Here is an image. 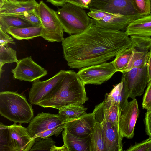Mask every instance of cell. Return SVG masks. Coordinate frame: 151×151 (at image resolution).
<instances>
[{
  "label": "cell",
  "instance_id": "obj_1",
  "mask_svg": "<svg viewBox=\"0 0 151 151\" xmlns=\"http://www.w3.org/2000/svg\"><path fill=\"white\" fill-rule=\"evenodd\" d=\"M62 42L64 58L71 69L105 63L132 45L125 32L102 28L92 22L84 31Z\"/></svg>",
  "mask_w": 151,
  "mask_h": 151
},
{
  "label": "cell",
  "instance_id": "obj_2",
  "mask_svg": "<svg viewBox=\"0 0 151 151\" xmlns=\"http://www.w3.org/2000/svg\"><path fill=\"white\" fill-rule=\"evenodd\" d=\"M85 85L77 73L72 70L65 74L55 88L37 105L58 109L71 104H83L87 101Z\"/></svg>",
  "mask_w": 151,
  "mask_h": 151
},
{
  "label": "cell",
  "instance_id": "obj_3",
  "mask_svg": "<svg viewBox=\"0 0 151 151\" xmlns=\"http://www.w3.org/2000/svg\"><path fill=\"white\" fill-rule=\"evenodd\" d=\"M0 114L14 123H28L33 118V109L24 96L16 92L0 93Z\"/></svg>",
  "mask_w": 151,
  "mask_h": 151
},
{
  "label": "cell",
  "instance_id": "obj_4",
  "mask_svg": "<svg viewBox=\"0 0 151 151\" xmlns=\"http://www.w3.org/2000/svg\"><path fill=\"white\" fill-rule=\"evenodd\" d=\"M56 12L64 31L71 35L83 31L92 22L83 8L70 3Z\"/></svg>",
  "mask_w": 151,
  "mask_h": 151
},
{
  "label": "cell",
  "instance_id": "obj_5",
  "mask_svg": "<svg viewBox=\"0 0 151 151\" xmlns=\"http://www.w3.org/2000/svg\"><path fill=\"white\" fill-rule=\"evenodd\" d=\"M36 11L42 24L41 37L48 42H62L64 31L56 12L42 1L38 3Z\"/></svg>",
  "mask_w": 151,
  "mask_h": 151
},
{
  "label": "cell",
  "instance_id": "obj_6",
  "mask_svg": "<svg viewBox=\"0 0 151 151\" xmlns=\"http://www.w3.org/2000/svg\"><path fill=\"white\" fill-rule=\"evenodd\" d=\"M87 14L92 18V22L99 27L107 29L121 30L126 28L135 19L143 16L139 14L124 15L102 10L89 9Z\"/></svg>",
  "mask_w": 151,
  "mask_h": 151
},
{
  "label": "cell",
  "instance_id": "obj_7",
  "mask_svg": "<svg viewBox=\"0 0 151 151\" xmlns=\"http://www.w3.org/2000/svg\"><path fill=\"white\" fill-rule=\"evenodd\" d=\"M93 112L96 121L101 124L105 151H123V137L120 131L106 118L104 105L99 104L95 106Z\"/></svg>",
  "mask_w": 151,
  "mask_h": 151
},
{
  "label": "cell",
  "instance_id": "obj_8",
  "mask_svg": "<svg viewBox=\"0 0 151 151\" xmlns=\"http://www.w3.org/2000/svg\"><path fill=\"white\" fill-rule=\"evenodd\" d=\"M116 72L112 61L82 68L77 73L84 85H100L106 81Z\"/></svg>",
  "mask_w": 151,
  "mask_h": 151
},
{
  "label": "cell",
  "instance_id": "obj_9",
  "mask_svg": "<svg viewBox=\"0 0 151 151\" xmlns=\"http://www.w3.org/2000/svg\"><path fill=\"white\" fill-rule=\"evenodd\" d=\"M147 65L122 73L121 81L128 91L129 98L133 99L143 93L149 83Z\"/></svg>",
  "mask_w": 151,
  "mask_h": 151
},
{
  "label": "cell",
  "instance_id": "obj_10",
  "mask_svg": "<svg viewBox=\"0 0 151 151\" xmlns=\"http://www.w3.org/2000/svg\"><path fill=\"white\" fill-rule=\"evenodd\" d=\"M11 72L14 78L30 82L39 79L47 74V71L34 61L31 56L19 60Z\"/></svg>",
  "mask_w": 151,
  "mask_h": 151
},
{
  "label": "cell",
  "instance_id": "obj_11",
  "mask_svg": "<svg viewBox=\"0 0 151 151\" xmlns=\"http://www.w3.org/2000/svg\"><path fill=\"white\" fill-rule=\"evenodd\" d=\"M66 70H61L51 78L43 81L38 79L33 81L29 92L31 105L37 104L45 98L57 87L65 76Z\"/></svg>",
  "mask_w": 151,
  "mask_h": 151
},
{
  "label": "cell",
  "instance_id": "obj_12",
  "mask_svg": "<svg viewBox=\"0 0 151 151\" xmlns=\"http://www.w3.org/2000/svg\"><path fill=\"white\" fill-rule=\"evenodd\" d=\"M136 98L128 102L122 109L119 121L120 131L123 137L132 139L134 135V129L139 114Z\"/></svg>",
  "mask_w": 151,
  "mask_h": 151
},
{
  "label": "cell",
  "instance_id": "obj_13",
  "mask_svg": "<svg viewBox=\"0 0 151 151\" xmlns=\"http://www.w3.org/2000/svg\"><path fill=\"white\" fill-rule=\"evenodd\" d=\"M66 121L60 114L42 112L37 114L29 123L27 128L31 137L44 131L64 124Z\"/></svg>",
  "mask_w": 151,
  "mask_h": 151
},
{
  "label": "cell",
  "instance_id": "obj_14",
  "mask_svg": "<svg viewBox=\"0 0 151 151\" xmlns=\"http://www.w3.org/2000/svg\"><path fill=\"white\" fill-rule=\"evenodd\" d=\"M10 151H29L35 142L27 129L21 124L8 126Z\"/></svg>",
  "mask_w": 151,
  "mask_h": 151
},
{
  "label": "cell",
  "instance_id": "obj_15",
  "mask_svg": "<svg viewBox=\"0 0 151 151\" xmlns=\"http://www.w3.org/2000/svg\"><path fill=\"white\" fill-rule=\"evenodd\" d=\"M89 9L124 15L138 14L129 0H91Z\"/></svg>",
  "mask_w": 151,
  "mask_h": 151
},
{
  "label": "cell",
  "instance_id": "obj_16",
  "mask_svg": "<svg viewBox=\"0 0 151 151\" xmlns=\"http://www.w3.org/2000/svg\"><path fill=\"white\" fill-rule=\"evenodd\" d=\"M96 122L93 112L86 113L66 122L64 129L76 136L84 138L90 135Z\"/></svg>",
  "mask_w": 151,
  "mask_h": 151
},
{
  "label": "cell",
  "instance_id": "obj_17",
  "mask_svg": "<svg viewBox=\"0 0 151 151\" xmlns=\"http://www.w3.org/2000/svg\"><path fill=\"white\" fill-rule=\"evenodd\" d=\"M38 5L35 0L14 2L8 0L0 4V15L12 16L24 12L34 11Z\"/></svg>",
  "mask_w": 151,
  "mask_h": 151
},
{
  "label": "cell",
  "instance_id": "obj_18",
  "mask_svg": "<svg viewBox=\"0 0 151 151\" xmlns=\"http://www.w3.org/2000/svg\"><path fill=\"white\" fill-rule=\"evenodd\" d=\"M64 151H89L90 135L81 138L73 135L64 129L62 132Z\"/></svg>",
  "mask_w": 151,
  "mask_h": 151
},
{
  "label": "cell",
  "instance_id": "obj_19",
  "mask_svg": "<svg viewBox=\"0 0 151 151\" xmlns=\"http://www.w3.org/2000/svg\"><path fill=\"white\" fill-rule=\"evenodd\" d=\"M129 36L151 37V14L143 16L130 23L125 32Z\"/></svg>",
  "mask_w": 151,
  "mask_h": 151
},
{
  "label": "cell",
  "instance_id": "obj_20",
  "mask_svg": "<svg viewBox=\"0 0 151 151\" xmlns=\"http://www.w3.org/2000/svg\"><path fill=\"white\" fill-rule=\"evenodd\" d=\"M128 91L122 81L115 85L111 92L106 94L104 101L115 104L122 109L128 102Z\"/></svg>",
  "mask_w": 151,
  "mask_h": 151
},
{
  "label": "cell",
  "instance_id": "obj_21",
  "mask_svg": "<svg viewBox=\"0 0 151 151\" xmlns=\"http://www.w3.org/2000/svg\"><path fill=\"white\" fill-rule=\"evenodd\" d=\"M42 27L31 26L25 27H10L6 32L16 39L30 40L42 35Z\"/></svg>",
  "mask_w": 151,
  "mask_h": 151
},
{
  "label": "cell",
  "instance_id": "obj_22",
  "mask_svg": "<svg viewBox=\"0 0 151 151\" xmlns=\"http://www.w3.org/2000/svg\"><path fill=\"white\" fill-rule=\"evenodd\" d=\"M87 109L83 104H71L61 108L58 110V114L63 117L66 122L86 114Z\"/></svg>",
  "mask_w": 151,
  "mask_h": 151
},
{
  "label": "cell",
  "instance_id": "obj_23",
  "mask_svg": "<svg viewBox=\"0 0 151 151\" xmlns=\"http://www.w3.org/2000/svg\"><path fill=\"white\" fill-rule=\"evenodd\" d=\"M91 142L89 151H105L101 124L96 122L90 135Z\"/></svg>",
  "mask_w": 151,
  "mask_h": 151
},
{
  "label": "cell",
  "instance_id": "obj_24",
  "mask_svg": "<svg viewBox=\"0 0 151 151\" xmlns=\"http://www.w3.org/2000/svg\"><path fill=\"white\" fill-rule=\"evenodd\" d=\"M106 118L119 130V121L122 109L116 104L104 101Z\"/></svg>",
  "mask_w": 151,
  "mask_h": 151
},
{
  "label": "cell",
  "instance_id": "obj_25",
  "mask_svg": "<svg viewBox=\"0 0 151 151\" xmlns=\"http://www.w3.org/2000/svg\"><path fill=\"white\" fill-rule=\"evenodd\" d=\"M32 26L28 22L19 18L11 16L0 15V29L6 32L10 27H25Z\"/></svg>",
  "mask_w": 151,
  "mask_h": 151
},
{
  "label": "cell",
  "instance_id": "obj_26",
  "mask_svg": "<svg viewBox=\"0 0 151 151\" xmlns=\"http://www.w3.org/2000/svg\"><path fill=\"white\" fill-rule=\"evenodd\" d=\"M132 54L131 47L126 49L118 54L112 61L116 72H123L127 67Z\"/></svg>",
  "mask_w": 151,
  "mask_h": 151
},
{
  "label": "cell",
  "instance_id": "obj_27",
  "mask_svg": "<svg viewBox=\"0 0 151 151\" xmlns=\"http://www.w3.org/2000/svg\"><path fill=\"white\" fill-rule=\"evenodd\" d=\"M16 53V50L8 45L0 46V77L3 72L2 67L4 64L18 62Z\"/></svg>",
  "mask_w": 151,
  "mask_h": 151
},
{
  "label": "cell",
  "instance_id": "obj_28",
  "mask_svg": "<svg viewBox=\"0 0 151 151\" xmlns=\"http://www.w3.org/2000/svg\"><path fill=\"white\" fill-rule=\"evenodd\" d=\"M132 42L131 47L142 52H148L151 48V37L136 35L130 36Z\"/></svg>",
  "mask_w": 151,
  "mask_h": 151
},
{
  "label": "cell",
  "instance_id": "obj_29",
  "mask_svg": "<svg viewBox=\"0 0 151 151\" xmlns=\"http://www.w3.org/2000/svg\"><path fill=\"white\" fill-rule=\"evenodd\" d=\"M137 14L142 16L149 15L151 12L150 0H129Z\"/></svg>",
  "mask_w": 151,
  "mask_h": 151
},
{
  "label": "cell",
  "instance_id": "obj_30",
  "mask_svg": "<svg viewBox=\"0 0 151 151\" xmlns=\"http://www.w3.org/2000/svg\"><path fill=\"white\" fill-rule=\"evenodd\" d=\"M11 16L19 18L29 23L34 27H42V24L36 10L33 12H24Z\"/></svg>",
  "mask_w": 151,
  "mask_h": 151
},
{
  "label": "cell",
  "instance_id": "obj_31",
  "mask_svg": "<svg viewBox=\"0 0 151 151\" xmlns=\"http://www.w3.org/2000/svg\"><path fill=\"white\" fill-rule=\"evenodd\" d=\"M0 151H10L8 126L0 123Z\"/></svg>",
  "mask_w": 151,
  "mask_h": 151
},
{
  "label": "cell",
  "instance_id": "obj_32",
  "mask_svg": "<svg viewBox=\"0 0 151 151\" xmlns=\"http://www.w3.org/2000/svg\"><path fill=\"white\" fill-rule=\"evenodd\" d=\"M55 142L50 137L42 139L35 142L30 150L31 151H51L55 145Z\"/></svg>",
  "mask_w": 151,
  "mask_h": 151
},
{
  "label": "cell",
  "instance_id": "obj_33",
  "mask_svg": "<svg viewBox=\"0 0 151 151\" xmlns=\"http://www.w3.org/2000/svg\"><path fill=\"white\" fill-rule=\"evenodd\" d=\"M64 124L40 132L37 134L34 138L35 139L37 138L45 139L52 135H55L57 137L61 134V132L64 129Z\"/></svg>",
  "mask_w": 151,
  "mask_h": 151
},
{
  "label": "cell",
  "instance_id": "obj_34",
  "mask_svg": "<svg viewBox=\"0 0 151 151\" xmlns=\"http://www.w3.org/2000/svg\"><path fill=\"white\" fill-rule=\"evenodd\" d=\"M127 151H151V138L131 145Z\"/></svg>",
  "mask_w": 151,
  "mask_h": 151
},
{
  "label": "cell",
  "instance_id": "obj_35",
  "mask_svg": "<svg viewBox=\"0 0 151 151\" xmlns=\"http://www.w3.org/2000/svg\"><path fill=\"white\" fill-rule=\"evenodd\" d=\"M142 107L147 111H151V81L148 84L142 99Z\"/></svg>",
  "mask_w": 151,
  "mask_h": 151
},
{
  "label": "cell",
  "instance_id": "obj_36",
  "mask_svg": "<svg viewBox=\"0 0 151 151\" xmlns=\"http://www.w3.org/2000/svg\"><path fill=\"white\" fill-rule=\"evenodd\" d=\"M8 43L15 45V42L6 32L0 29V46L8 45Z\"/></svg>",
  "mask_w": 151,
  "mask_h": 151
},
{
  "label": "cell",
  "instance_id": "obj_37",
  "mask_svg": "<svg viewBox=\"0 0 151 151\" xmlns=\"http://www.w3.org/2000/svg\"><path fill=\"white\" fill-rule=\"evenodd\" d=\"M144 121L146 133L151 138V111H147Z\"/></svg>",
  "mask_w": 151,
  "mask_h": 151
},
{
  "label": "cell",
  "instance_id": "obj_38",
  "mask_svg": "<svg viewBox=\"0 0 151 151\" xmlns=\"http://www.w3.org/2000/svg\"><path fill=\"white\" fill-rule=\"evenodd\" d=\"M149 82L151 81V48L149 52L147 65Z\"/></svg>",
  "mask_w": 151,
  "mask_h": 151
},
{
  "label": "cell",
  "instance_id": "obj_39",
  "mask_svg": "<svg viewBox=\"0 0 151 151\" xmlns=\"http://www.w3.org/2000/svg\"><path fill=\"white\" fill-rule=\"evenodd\" d=\"M47 1L56 6L62 7L67 3L65 0H47Z\"/></svg>",
  "mask_w": 151,
  "mask_h": 151
},
{
  "label": "cell",
  "instance_id": "obj_40",
  "mask_svg": "<svg viewBox=\"0 0 151 151\" xmlns=\"http://www.w3.org/2000/svg\"><path fill=\"white\" fill-rule=\"evenodd\" d=\"M66 2L70 3L79 6L83 8L87 9V7L83 5L80 0H65Z\"/></svg>",
  "mask_w": 151,
  "mask_h": 151
},
{
  "label": "cell",
  "instance_id": "obj_41",
  "mask_svg": "<svg viewBox=\"0 0 151 151\" xmlns=\"http://www.w3.org/2000/svg\"><path fill=\"white\" fill-rule=\"evenodd\" d=\"M82 4L89 9L88 5L91 2V0H80Z\"/></svg>",
  "mask_w": 151,
  "mask_h": 151
},
{
  "label": "cell",
  "instance_id": "obj_42",
  "mask_svg": "<svg viewBox=\"0 0 151 151\" xmlns=\"http://www.w3.org/2000/svg\"><path fill=\"white\" fill-rule=\"evenodd\" d=\"M8 0H0V4H3L4 2L7 1Z\"/></svg>",
  "mask_w": 151,
  "mask_h": 151
},
{
  "label": "cell",
  "instance_id": "obj_43",
  "mask_svg": "<svg viewBox=\"0 0 151 151\" xmlns=\"http://www.w3.org/2000/svg\"><path fill=\"white\" fill-rule=\"evenodd\" d=\"M30 0H17V1H27Z\"/></svg>",
  "mask_w": 151,
  "mask_h": 151
},
{
  "label": "cell",
  "instance_id": "obj_44",
  "mask_svg": "<svg viewBox=\"0 0 151 151\" xmlns=\"http://www.w3.org/2000/svg\"><path fill=\"white\" fill-rule=\"evenodd\" d=\"M8 0L9 1H14V2L16 1H17V0Z\"/></svg>",
  "mask_w": 151,
  "mask_h": 151
}]
</instances>
